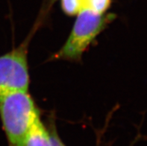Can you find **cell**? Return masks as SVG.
Returning a JSON list of instances; mask_svg holds the SVG:
<instances>
[{"label": "cell", "mask_w": 147, "mask_h": 146, "mask_svg": "<svg viewBox=\"0 0 147 146\" xmlns=\"http://www.w3.org/2000/svg\"><path fill=\"white\" fill-rule=\"evenodd\" d=\"M22 146H52L49 130L41 122L40 116L28 131Z\"/></svg>", "instance_id": "277c9868"}, {"label": "cell", "mask_w": 147, "mask_h": 146, "mask_svg": "<svg viewBox=\"0 0 147 146\" xmlns=\"http://www.w3.org/2000/svg\"><path fill=\"white\" fill-rule=\"evenodd\" d=\"M28 40L0 55V96L16 91H28Z\"/></svg>", "instance_id": "3957f363"}, {"label": "cell", "mask_w": 147, "mask_h": 146, "mask_svg": "<svg viewBox=\"0 0 147 146\" xmlns=\"http://www.w3.org/2000/svg\"><path fill=\"white\" fill-rule=\"evenodd\" d=\"M112 0H83V9H88L97 13H107Z\"/></svg>", "instance_id": "5b68a950"}, {"label": "cell", "mask_w": 147, "mask_h": 146, "mask_svg": "<svg viewBox=\"0 0 147 146\" xmlns=\"http://www.w3.org/2000/svg\"><path fill=\"white\" fill-rule=\"evenodd\" d=\"M62 11L68 16H76L83 9V0H60Z\"/></svg>", "instance_id": "8992f818"}, {"label": "cell", "mask_w": 147, "mask_h": 146, "mask_svg": "<svg viewBox=\"0 0 147 146\" xmlns=\"http://www.w3.org/2000/svg\"><path fill=\"white\" fill-rule=\"evenodd\" d=\"M49 136H50L52 146H66L63 143V141L60 139L54 125H51L50 129L49 130Z\"/></svg>", "instance_id": "52a82bcc"}, {"label": "cell", "mask_w": 147, "mask_h": 146, "mask_svg": "<svg viewBox=\"0 0 147 146\" xmlns=\"http://www.w3.org/2000/svg\"><path fill=\"white\" fill-rule=\"evenodd\" d=\"M56 1H58V0H50V4L52 5V4L54 3V2H55Z\"/></svg>", "instance_id": "ba28073f"}, {"label": "cell", "mask_w": 147, "mask_h": 146, "mask_svg": "<svg viewBox=\"0 0 147 146\" xmlns=\"http://www.w3.org/2000/svg\"><path fill=\"white\" fill-rule=\"evenodd\" d=\"M76 16L69 37L52 56L53 59L80 61L90 45L114 20V14H101L88 9L82 10Z\"/></svg>", "instance_id": "7a4b0ae2"}, {"label": "cell", "mask_w": 147, "mask_h": 146, "mask_svg": "<svg viewBox=\"0 0 147 146\" xmlns=\"http://www.w3.org/2000/svg\"><path fill=\"white\" fill-rule=\"evenodd\" d=\"M39 116V111L28 91L0 96V118L11 146H22L28 131Z\"/></svg>", "instance_id": "6da1fadb"}]
</instances>
